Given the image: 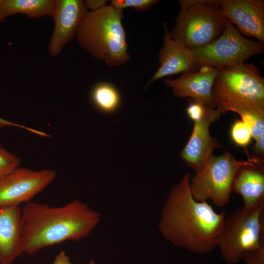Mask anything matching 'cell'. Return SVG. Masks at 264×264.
<instances>
[{
	"label": "cell",
	"instance_id": "1",
	"mask_svg": "<svg viewBox=\"0 0 264 264\" xmlns=\"http://www.w3.org/2000/svg\"><path fill=\"white\" fill-rule=\"evenodd\" d=\"M190 181V174H186L171 190L158 227L163 237L175 245L206 254L217 247L225 214L216 212L207 201H196L191 192Z\"/></svg>",
	"mask_w": 264,
	"mask_h": 264
},
{
	"label": "cell",
	"instance_id": "30",
	"mask_svg": "<svg viewBox=\"0 0 264 264\" xmlns=\"http://www.w3.org/2000/svg\"><path fill=\"white\" fill-rule=\"evenodd\" d=\"M2 0H0V6H1V3H2Z\"/></svg>",
	"mask_w": 264,
	"mask_h": 264
},
{
	"label": "cell",
	"instance_id": "10",
	"mask_svg": "<svg viewBox=\"0 0 264 264\" xmlns=\"http://www.w3.org/2000/svg\"><path fill=\"white\" fill-rule=\"evenodd\" d=\"M221 114L208 106L201 119L194 122L192 134L181 151L180 157L195 173L205 165L214 150L223 147L209 132L210 125L219 119Z\"/></svg>",
	"mask_w": 264,
	"mask_h": 264
},
{
	"label": "cell",
	"instance_id": "29",
	"mask_svg": "<svg viewBox=\"0 0 264 264\" xmlns=\"http://www.w3.org/2000/svg\"><path fill=\"white\" fill-rule=\"evenodd\" d=\"M89 264H95V263L93 260H91L90 261Z\"/></svg>",
	"mask_w": 264,
	"mask_h": 264
},
{
	"label": "cell",
	"instance_id": "13",
	"mask_svg": "<svg viewBox=\"0 0 264 264\" xmlns=\"http://www.w3.org/2000/svg\"><path fill=\"white\" fill-rule=\"evenodd\" d=\"M198 69V72L182 73L175 79H166L165 84L176 96L190 97L214 108L211 92L220 69L202 66Z\"/></svg>",
	"mask_w": 264,
	"mask_h": 264
},
{
	"label": "cell",
	"instance_id": "16",
	"mask_svg": "<svg viewBox=\"0 0 264 264\" xmlns=\"http://www.w3.org/2000/svg\"><path fill=\"white\" fill-rule=\"evenodd\" d=\"M22 207L0 209V264H12L23 254Z\"/></svg>",
	"mask_w": 264,
	"mask_h": 264
},
{
	"label": "cell",
	"instance_id": "24",
	"mask_svg": "<svg viewBox=\"0 0 264 264\" xmlns=\"http://www.w3.org/2000/svg\"><path fill=\"white\" fill-rule=\"evenodd\" d=\"M242 261L246 264H264V247L245 252Z\"/></svg>",
	"mask_w": 264,
	"mask_h": 264
},
{
	"label": "cell",
	"instance_id": "6",
	"mask_svg": "<svg viewBox=\"0 0 264 264\" xmlns=\"http://www.w3.org/2000/svg\"><path fill=\"white\" fill-rule=\"evenodd\" d=\"M217 247L229 264L242 261L247 251L264 247V204L250 210L238 209L225 218Z\"/></svg>",
	"mask_w": 264,
	"mask_h": 264
},
{
	"label": "cell",
	"instance_id": "14",
	"mask_svg": "<svg viewBox=\"0 0 264 264\" xmlns=\"http://www.w3.org/2000/svg\"><path fill=\"white\" fill-rule=\"evenodd\" d=\"M163 25L164 31L163 44L158 55L159 67L147 83L145 89L154 81L165 76L195 72L198 69L192 51L172 39L166 22Z\"/></svg>",
	"mask_w": 264,
	"mask_h": 264
},
{
	"label": "cell",
	"instance_id": "18",
	"mask_svg": "<svg viewBox=\"0 0 264 264\" xmlns=\"http://www.w3.org/2000/svg\"><path fill=\"white\" fill-rule=\"evenodd\" d=\"M91 100L97 109L102 111L110 113L116 110L120 102V95L111 85L102 83L96 85L91 93Z\"/></svg>",
	"mask_w": 264,
	"mask_h": 264
},
{
	"label": "cell",
	"instance_id": "15",
	"mask_svg": "<svg viewBox=\"0 0 264 264\" xmlns=\"http://www.w3.org/2000/svg\"><path fill=\"white\" fill-rule=\"evenodd\" d=\"M251 157L250 162L238 170L232 186V192L242 197L243 207L249 210L264 204V159Z\"/></svg>",
	"mask_w": 264,
	"mask_h": 264
},
{
	"label": "cell",
	"instance_id": "8",
	"mask_svg": "<svg viewBox=\"0 0 264 264\" xmlns=\"http://www.w3.org/2000/svg\"><path fill=\"white\" fill-rule=\"evenodd\" d=\"M264 44L244 37L227 20L221 34L209 44L191 50L198 69L210 66L219 69L241 65L251 56L263 53Z\"/></svg>",
	"mask_w": 264,
	"mask_h": 264
},
{
	"label": "cell",
	"instance_id": "7",
	"mask_svg": "<svg viewBox=\"0 0 264 264\" xmlns=\"http://www.w3.org/2000/svg\"><path fill=\"white\" fill-rule=\"evenodd\" d=\"M237 160L229 151L218 156L212 154L205 165L190 181L193 198L198 201L211 200L218 207H223L229 202L232 186L238 170L249 163Z\"/></svg>",
	"mask_w": 264,
	"mask_h": 264
},
{
	"label": "cell",
	"instance_id": "2",
	"mask_svg": "<svg viewBox=\"0 0 264 264\" xmlns=\"http://www.w3.org/2000/svg\"><path fill=\"white\" fill-rule=\"evenodd\" d=\"M101 217L79 200L60 207L28 202L22 208L23 253L34 255L46 247L79 241L91 232Z\"/></svg>",
	"mask_w": 264,
	"mask_h": 264
},
{
	"label": "cell",
	"instance_id": "27",
	"mask_svg": "<svg viewBox=\"0 0 264 264\" xmlns=\"http://www.w3.org/2000/svg\"><path fill=\"white\" fill-rule=\"evenodd\" d=\"M108 0H84L85 5L88 11L98 10L107 5Z\"/></svg>",
	"mask_w": 264,
	"mask_h": 264
},
{
	"label": "cell",
	"instance_id": "26",
	"mask_svg": "<svg viewBox=\"0 0 264 264\" xmlns=\"http://www.w3.org/2000/svg\"><path fill=\"white\" fill-rule=\"evenodd\" d=\"M254 156L264 159V134L255 140V143L251 147Z\"/></svg>",
	"mask_w": 264,
	"mask_h": 264
},
{
	"label": "cell",
	"instance_id": "19",
	"mask_svg": "<svg viewBox=\"0 0 264 264\" xmlns=\"http://www.w3.org/2000/svg\"><path fill=\"white\" fill-rule=\"evenodd\" d=\"M235 112L249 127L255 140L264 134V112L254 110H240Z\"/></svg>",
	"mask_w": 264,
	"mask_h": 264
},
{
	"label": "cell",
	"instance_id": "5",
	"mask_svg": "<svg viewBox=\"0 0 264 264\" xmlns=\"http://www.w3.org/2000/svg\"><path fill=\"white\" fill-rule=\"evenodd\" d=\"M172 39L189 50L204 47L217 39L227 19L220 6L207 0H181Z\"/></svg>",
	"mask_w": 264,
	"mask_h": 264
},
{
	"label": "cell",
	"instance_id": "21",
	"mask_svg": "<svg viewBox=\"0 0 264 264\" xmlns=\"http://www.w3.org/2000/svg\"><path fill=\"white\" fill-rule=\"evenodd\" d=\"M20 159L0 144V179L19 167Z\"/></svg>",
	"mask_w": 264,
	"mask_h": 264
},
{
	"label": "cell",
	"instance_id": "4",
	"mask_svg": "<svg viewBox=\"0 0 264 264\" xmlns=\"http://www.w3.org/2000/svg\"><path fill=\"white\" fill-rule=\"evenodd\" d=\"M211 95L214 108L221 113L245 109L264 112V79L253 64L220 69Z\"/></svg>",
	"mask_w": 264,
	"mask_h": 264
},
{
	"label": "cell",
	"instance_id": "17",
	"mask_svg": "<svg viewBox=\"0 0 264 264\" xmlns=\"http://www.w3.org/2000/svg\"><path fill=\"white\" fill-rule=\"evenodd\" d=\"M56 0H2L0 8V22L17 14H24L29 18L52 17Z\"/></svg>",
	"mask_w": 264,
	"mask_h": 264
},
{
	"label": "cell",
	"instance_id": "9",
	"mask_svg": "<svg viewBox=\"0 0 264 264\" xmlns=\"http://www.w3.org/2000/svg\"><path fill=\"white\" fill-rule=\"evenodd\" d=\"M56 176L52 170L18 168L0 179V209L30 202Z\"/></svg>",
	"mask_w": 264,
	"mask_h": 264
},
{
	"label": "cell",
	"instance_id": "25",
	"mask_svg": "<svg viewBox=\"0 0 264 264\" xmlns=\"http://www.w3.org/2000/svg\"><path fill=\"white\" fill-rule=\"evenodd\" d=\"M9 126H16V127L23 129L24 130H27L28 131H29L30 132H31L36 134H38L39 135H40L41 136H44V137L49 136L48 134L43 132L38 131L31 128L27 127L20 124H18L17 123H13L12 122L7 121L6 120H5L0 117V127L3 128V127H9Z\"/></svg>",
	"mask_w": 264,
	"mask_h": 264
},
{
	"label": "cell",
	"instance_id": "20",
	"mask_svg": "<svg viewBox=\"0 0 264 264\" xmlns=\"http://www.w3.org/2000/svg\"><path fill=\"white\" fill-rule=\"evenodd\" d=\"M230 136L235 144L242 147L248 145L253 138L249 127L242 120H236L232 124Z\"/></svg>",
	"mask_w": 264,
	"mask_h": 264
},
{
	"label": "cell",
	"instance_id": "3",
	"mask_svg": "<svg viewBox=\"0 0 264 264\" xmlns=\"http://www.w3.org/2000/svg\"><path fill=\"white\" fill-rule=\"evenodd\" d=\"M122 11L112 6L88 11L76 34L80 45L107 65L117 66L130 61Z\"/></svg>",
	"mask_w": 264,
	"mask_h": 264
},
{
	"label": "cell",
	"instance_id": "12",
	"mask_svg": "<svg viewBox=\"0 0 264 264\" xmlns=\"http://www.w3.org/2000/svg\"><path fill=\"white\" fill-rule=\"evenodd\" d=\"M88 10L82 0H56L52 15L54 27L48 44V53L57 56L76 36Z\"/></svg>",
	"mask_w": 264,
	"mask_h": 264
},
{
	"label": "cell",
	"instance_id": "22",
	"mask_svg": "<svg viewBox=\"0 0 264 264\" xmlns=\"http://www.w3.org/2000/svg\"><path fill=\"white\" fill-rule=\"evenodd\" d=\"M110 5L115 8L122 11L128 7H132L139 11H146L152 6L158 3L157 0H112Z\"/></svg>",
	"mask_w": 264,
	"mask_h": 264
},
{
	"label": "cell",
	"instance_id": "23",
	"mask_svg": "<svg viewBox=\"0 0 264 264\" xmlns=\"http://www.w3.org/2000/svg\"><path fill=\"white\" fill-rule=\"evenodd\" d=\"M208 106L205 104L192 99L189 102L187 108L188 115L194 122L199 120L204 115Z\"/></svg>",
	"mask_w": 264,
	"mask_h": 264
},
{
	"label": "cell",
	"instance_id": "11",
	"mask_svg": "<svg viewBox=\"0 0 264 264\" xmlns=\"http://www.w3.org/2000/svg\"><path fill=\"white\" fill-rule=\"evenodd\" d=\"M220 6L239 32L264 43V1L262 0H207Z\"/></svg>",
	"mask_w": 264,
	"mask_h": 264
},
{
	"label": "cell",
	"instance_id": "28",
	"mask_svg": "<svg viewBox=\"0 0 264 264\" xmlns=\"http://www.w3.org/2000/svg\"><path fill=\"white\" fill-rule=\"evenodd\" d=\"M52 264H72L66 252L62 250L56 256Z\"/></svg>",
	"mask_w": 264,
	"mask_h": 264
}]
</instances>
